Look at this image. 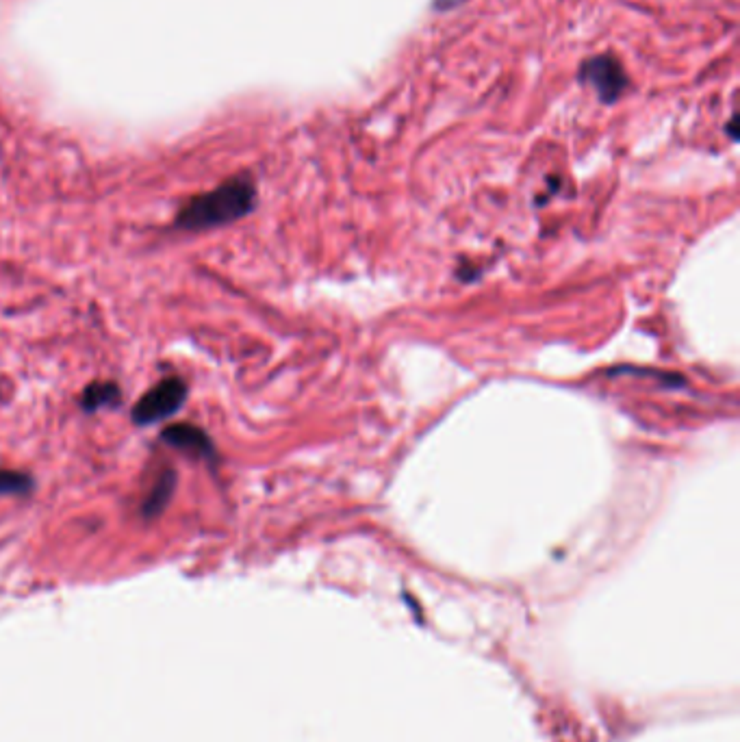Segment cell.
Masks as SVG:
<instances>
[{
    "label": "cell",
    "mask_w": 740,
    "mask_h": 742,
    "mask_svg": "<svg viewBox=\"0 0 740 742\" xmlns=\"http://www.w3.org/2000/svg\"><path fill=\"white\" fill-rule=\"evenodd\" d=\"M174 491H176V471L165 467L157 476L155 484L150 486L146 500L142 502L144 519H157L159 515H163V510L168 508L172 502Z\"/></svg>",
    "instance_id": "5b68a950"
},
{
    "label": "cell",
    "mask_w": 740,
    "mask_h": 742,
    "mask_svg": "<svg viewBox=\"0 0 740 742\" xmlns=\"http://www.w3.org/2000/svg\"><path fill=\"white\" fill-rule=\"evenodd\" d=\"M161 441L170 445L172 450L185 454L187 458L204 460V463H213L218 458L213 439L209 437L207 430H202L196 424H189V421H178V424L165 426L161 430Z\"/></svg>",
    "instance_id": "277c9868"
},
{
    "label": "cell",
    "mask_w": 740,
    "mask_h": 742,
    "mask_svg": "<svg viewBox=\"0 0 740 742\" xmlns=\"http://www.w3.org/2000/svg\"><path fill=\"white\" fill-rule=\"evenodd\" d=\"M189 398V385L181 376H168L152 385L142 398H139L131 411V421L135 426H155L168 421L185 406Z\"/></svg>",
    "instance_id": "7a4b0ae2"
},
{
    "label": "cell",
    "mask_w": 740,
    "mask_h": 742,
    "mask_svg": "<svg viewBox=\"0 0 740 742\" xmlns=\"http://www.w3.org/2000/svg\"><path fill=\"white\" fill-rule=\"evenodd\" d=\"M578 79L582 85L591 87L604 105L617 102L625 89H628V74H625L621 61L612 55H597L586 59L580 66Z\"/></svg>",
    "instance_id": "3957f363"
},
{
    "label": "cell",
    "mask_w": 740,
    "mask_h": 742,
    "mask_svg": "<svg viewBox=\"0 0 740 742\" xmlns=\"http://www.w3.org/2000/svg\"><path fill=\"white\" fill-rule=\"evenodd\" d=\"M35 491V480L24 471L0 469V495L3 497H29Z\"/></svg>",
    "instance_id": "52a82bcc"
},
{
    "label": "cell",
    "mask_w": 740,
    "mask_h": 742,
    "mask_svg": "<svg viewBox=\"0 0 740 742\" xmlns=\"http://www.w3.org/2000/svg\"><path fill=\"white\" fill-rule=\"evenodd\" d=\"M79 404L85 413H96L102 408H118L122 404V391L116 382L109 380L89 382L81 393Z\"/></svg>",
    "instance_id": "8992f818"
},
{
    "label": "cell",
    "mask_w": 740,
    "mask_h": 742,
    "mask_svg": "<svg viewBox=\"0 0 740 742\" xmlns=\"http://www.w3.org/2000/svg\"><path fill=\"white\" fill-rule=\"evenodd\" d=\"M257 204V185L248 174L228 178L204 194L191 196L174 217V226L185 233H204L246 217Z\"/></svg>",
    "instance_id": "6da1fadb"
},
{
    "label": "cell",
    "mask_w": 740,
    "mask_h": 742,
    "mask_svg": "<svg viewBox=\"0 0 740 742\" xmlns=\"http://www.w3.org/2000/svg\"><path fill=\"white\" fill-rule=\"evenodd\" d=\"M463 3H467V0H435V9L437 11H450V9L461 7Z\"/></svg>",
    "instance_id": "ba28073f"
}]
</instances>
